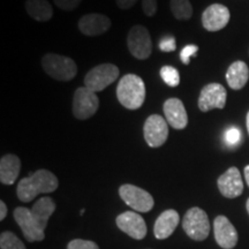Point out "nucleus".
I'll list each match as a JSON object with an SVG mask.
<instances>
[{
    "label": "nucleus",
    "instance_id": "nucleus-1",
    "mask_svg": "<svg viewBox=\"0 0 249 249\" xmlns=\"http://www.w3.org/2000/svg\"><path fill=\"white\" fill-rule=\"evenodd\" d=\"M59 181L51 171L38 170L18 183L17 195L21 202H31L39 194H48L58 188Z\"/></svg>",
    "mask_w": 249,
    "mask_h": 249
},
{
    "label": "nucleus",
    "instance_id": "nucleus-2",
    "mask_svg": "<svg viewBox=\"0 0 249 249\" xmlns=\"http://www.w3.org/2000/svg\"><path fill=\"white\" fill-rule=\"evenodd\" d=\"M117 98L124 107L139 110L145 101V85L135 74H126L117 87Z\"/></svg>",
    "mask_w": 249,
    "mask_h": 249
},
{
    "label": "nucleus",
    "instance_id": "nucleus-3",
    "mask_svg": "<svg viewBox=\"0 0 249 249\" xmlns=\"http://www.w3.org/2000/svg\"><path fill=\"white\" fill-rule=\"evenodd\" d=\"M42 67L50 77L57 81H71L77 74L73 59L55 53H46L42 58Z\"/></svg>",
    "mask_w": 249,
    "mask_h": 249
},
{
    "label": "nucleus",
    "instance_id": "nucleus-4",
    "mask_svg": "<svg viewBox=\"0 0 249 249\" xmlns=\"http://www.w3.org/2000/svg\"><path fill=\"white\" fill-rule=\"evenodd\" d=\"M182 229L193 240H205L210 233V223L207 213L197 207L189 209L183 216Z\"/></svg>",
    "mask_w": 249,
    "mask_h": 249
},
{
    "label": "nucleus",
    "instance_id": "nucleus-5",
    "mask_svg": "<svg viewBox=\"0 0 249 249\" xmlns=\"http://www.w3.org/2000/svg\"><path fill=\"white\" fill-rule=\"evenodd\" d=\"M119 77V68L113 64H102L90 70L85 76V87L93 92H99Z\"/></svg>",
    "mask_w": 249,
    "mask_h": 249
},
{
    "label": "nucleus",
    "instance_id": "nucleus-6",
    "mask_svg": "<svg viewBox=\"0 0 249 249\" xmlns=\"http://www.w3.org/2000/svg\"><path fill=\"white\" fill-rule=\"evenodd\" d=\"M127 46L130 54L139 60H145L152 52V42L149 30L144 26L136 24L130 28L127 36Z\"/></svg>",
    "mask_w": 249,
    "mask_h": 249
},
{
    "label": "nucleus",
    "instance_id": "nucleus-7",
    "mask_svg": "<svg viewBox=\"0 0 249 249\" xmlns=\"http://www.w3.org/2000/svg\"><path fill=\"white\" fill-rule=\"evenodd\" d=\"M99 107L97 93L86 87L75 90L73 97V114L77 120H87L95 116Z\"/></svg>",
    "mask_w": 249,
    "mask_h": 249
},
{
    "label": "nucleus",
    "instance_id": "nucleus-8",
    "mask_svg": "<svg viewBox=\"0 0 249 249\" xmlns=\"http://www.w3.org/2000/svg\"><path fill=\"white\" fill-rule=\"evenodd\" d=\"M119 195L124 203L139 213H149L155 205L154 197L147 191L129 183L120 187Z\"/></svg>",
    "mask_w": 249,
    "mask_h": 249
},
{
    "label": "nucleus",
    "instance_id": "nucleus-9",
    "mask_svg": "<svg viewBox=\"0 0 249 249\" xmlns=\"http://www.w3.org/2000/svg\"><path fill=\"white\" fill-rule=\"evenodd\" d=\"M143 134L149 147H161L169 138V124L166 119L160 114L149 116L143 126Z\"/></svg>",
    "mask_w": 249,
    "mask_h": 249
},
{
    "label": "nucleus",
    "instance_id": "nucleus-10",
    "mask_svg": "<svg viewBox=\"0 0 249 249\" xmlns=\"http://www.w3.org/2000/svg\"><path fill=\"white\" fill-rule=\"evenodd\" d=\"M227 98L226 89L219 83H209L204 86L201 90L200 97H198V108L202 112H209L213 108L225 107Z\"/></svg>",
    "mask_w": 249,
    "mask_h": 249
},
{
    "label": "nucleus",
    "instance_id": "nucleus-11",
    "mask_svg": "<svg viewBox=\"0 0 249 249\" xmlns=\"http://www.w3.org/2000/svg\"><path fill=\"white\" fill-rule=\"evenodd\" d=\"M13 217L18 225L20 226L21 231H22L24 238L27 241L35 242V241H43L45 238L44 231L40 230L38 224L34 219L31 209L23 207H18L14 210Z\"/></svg>",
    "mask_w": 249,
    "mask_h": 249
},
{
    "label": "nucleus",
    "instance_id": "nucleus-12",
    "mask_svg": "<svg viewBox=\"0 0 249 249\" xmlns=\"http://www.w3.org/2000/svg\"><path fill=\"white\" fill-rule=\"evenodd\" d=\"M116 223L121 231L135 240H142L147 235V224L138 213L126 211L120 213Z\"/></svg>",
    "mask_w": 249,
    "mask_h": 249
},
{
    "label": "nucleus",
    "instance_id": "nucleus-13",
    "mask_svg": "<svg viewBox=\"0 0 249 249\" xmlns=\"http://www.w3.org/2000/svg\"><path fill=\"white\" fill-rule=\"evenodd\" d=\"M214 240L219 247L232 249L238 244V232L225 216H217L213 222Z\"/></svg>",
    "mask_w": 249,
    "mask_h": 249
},
{
    "label": "nucleus",
    "instance_id": "nucleus-14",
    "mask_svg": "<svg viewBox=\"0 0 249 249\" xmlns=\"http://www.w3.org/2000/svg\"><path fill=\"white\" fill-rule=\"evenodd\" d=\"M218 189L224 197L235 198L244 192V182L240 171L236 167H230L225 173L222 174L217 180Z\"/></svg>",
    "mask_w": 249,
    "mask_h": 249
},
{
    "label": "nucleus",
    "instance_id": "nucleus-15",
    "mask_svg": "<svg viewBox=\"0 0 249 249\" xmlns=\"http://www.w3.org/2000/svg\"><path fill=\"white\" fill-rule=\"evenodd\" d=\"M111 20L101 13H90L83 15L79 20L77 27L83 35L89 37L101 36L111 28Z\"/></svg>",
    "mask_w": 249,
    "mask_h": 249
},
{
    "label": "nucleus",
    "instance_id": "nucleus-16",
    "mask_svg": "<svg viewBox=\"0 0 249 249\" xmlns=\"http://www.w3.org/2000/svg\"><path fill=\"white\" fill-rule=\"evenodd\" d=\"M230 11L222 4L210 5L202 14V24L208 31H218L227 26L230 21Z\"/></svg>",
    "mask_w": 249,
    "mask_h": 249
},
{
    "label": "nucleus",
    "instance_id": "nucleus-17",
    "mask_svg": "<svg viewBox=\"0 0 249 249\" xmlns=\"http://www.w3.org/2000/svg\"><path fill=\"white\" fill-rule=\"evenodd\" d=\"M165 119L174 129H185L188 124V116L183 103L179 98L166 99L163 105Z\"/></svg>",
    "mask_w": 249,
    "mask_h": 249
},
{
    "label": "nucleus",
    "instance_id": "nucleus-18",
    "mask_svg": "<svg viewBox=\"0 0 249 249\" xmlns=\"http://www.w3.org/2000/svg\"><path fill=\"white\" fill-rule=\"evenodd\" d=\"M180 220L179 213L176 210H165L158 216L154 226V234L156 239L164 240L173 234Z\"/></svg>",
    "mask_w": 249,
    "mask_h": 249
},
{
    "label": "nucleus",
    "instance_id": "nucleus-19",
    "mask_svg": "<svg viewBox=\"0 0 249 249\" xmlns=\"http://www.w3.org/2000/svg\"><path fill=\"white\" fill-rule=\"evenodd\" d=\"M21 170V160L15 155H5L0 160V181L4 185H13Z\"/></svg>",
    "mask_w": 249,
    "mask_h": 249
},
{
    "label": "nucleus",
    "instance_id": "nucleus-20",
    "mask_svg": "<svg viewBox=\"0 0 249 249\" xmlns=\"http://www.w3.org/2000/svg\"><path fill=\"white\" fill-rule=\"evenodd\" d=\"M249 79V68L244 61H234L226 71V81L230 88L240 90L247 85Z\"/></svg>",
    "mask_w": 249,
    "mask_h": 249
},
{
    "label": "nucleus",
    "instance_id": "nucleus-21",
    "mask_svg": "<svg viewBox=\"0 0 249 249\" xmlns=\"http://www.w3.org/2000/svg\"><path fill=\"white\" fill-rule=\"evenodd\" d=\"M54 211V201L51 197H48V196L39 198L38 201L35 202V204L33 205V209H31L34 219L36 220V223L38 224L40 230H43V231H44L46 225H48L49 218L53 214Z\"/></svg>",
    "mask_w": 249,
    "mask_h": 249
},
{
    "label": "nucleus",
    "instance_id": "nucleus-22",
    "mask_svg": "<svg viewBox=\"0 0 249 249\" xmlns=\"http://www.w3.org/2000/svg\"><path fill=\"white\" fill-rule=\"evenodd\" d=\"M24 6L28 15L38 22H46L53 17V8L48 0H26Z\"/></svg>",
    "mask_w": 249,
    "mask_h": 249
},
{
    "label": "nucleus",
    "instance_id": "nucleus-23",
    "mask_svg": "<svg viewBox=\"0 0 249 249\" xmlns=\"http://www.w3.org/2000/svg\"><path fill=\"white\" fill-rule=\"evenodd\" d=\"M170 8L177 20L186 21L193 17V6L189 0H170Z\"/></svg>",
    "mask_w": 249,
    "mask_h": 249
},
{
    "label": "nucleus",
    "instance_id": "nucleus-24",
    "mask_svg": "<svg viewBox=\"0 0 249 249\" xmlns=\"http://www.w3.org/2000/svg\"><path fill=\"white\" fill-rule=\"evenodd\" d=\"M0 248L1 249H26L23 242L12 232H2L0 235Z\"/></svg>",
    "mask_w": 249,
    "mask_h": 249
},
{
    "label": "nucleus",
    "instance_id": "nucleus-25",
    "mask_svg": "<svg viewBox=\"0 0 249 249\" xmlns=\"http://www.w3.org/2000/svg\"><path fill=\"white\" fill-rule=\"evenodd\" d=\"M160 76L165 83L169 87L176 88L180 83V74L177 68L172 66H163L160 68Z\"/></svg>",
    "mask_w": 249,
    "mask_h": 249
},
{
    "label": "nucleus",
    "instance_id": "nucleus-26",
    "mask_svg": "<svg viewBox=\"0 0 249 249\" xmlns=\"http://www.w3.org/2000/svg\"><path fill=\"white\" fill-rule=\"evenodd\" d=\"M67 249H99L97 244L90 240L74 239L67 246Z\"/></svg>",
    "mask_w": 249,
    "mask_h": 249
},
{
    "label": "nucleus",
    "instance_id": "nucleus-27",
    "mask_svg": "<svg viewBox=\"0 0 249 249\" xmlns=\"http://www.w3.org/2000/svg\"><path fill=\"white\" fill-rule=\"evenodd\" d=\"M198 51V46L194 44L186 45L185 48L181 50V53H180V59L185 65H188L191 62V58L193 55H195Z\"/></svg>",
    "mask_w": 249,
    "mask_h": 249
},
{
    "label": "nucleus",
    "instance_id": "nucleus-28",
    "mask_svg": "<svg viewBox=\"0 0 249 249\" xmlns=\"http://www.w3.org/2000/svg\"><path fill=\"white\" fill-rule=\"evenodd\" d=\"M54 5L62 11L71 12L80 6L82 0H53Z\"/></svg>",
    "mask_w": 249,
    "mask_h": 249
},
{
    "label": "nucleus",
    "instance_id": "nucleus-29",
    "mask_svg": "<svg viewBox=\"0 0 249 249\" xmlns=\"http://www.w3.org/2000/svg\"><path fill=\"white\" fill-rule=\"evenodd\" d=\"M240 138H241L240 130H239L238 128H235V127H231V128H229L226 130L225 141L227 144H230V145L238 144L239 141H240Z\"/></svg>",
    "mask_w": 249,
    "mask_h": 249
},
{
    "label": "nucleus",
    "instance_id": "nucleus-30",
    "mask_svg": "<svg viewBox=\"0 0 249 249\" xmlns=\"http://www.w3.org/2000/svg\"><path fill=\"white\" fill-rule=\"evenodd\" d=\"M157 0H142V11L147 17L151 18L157 13Z\"/></svg>",
    "mask_w": 249,
    "mask_h": 249
},
{
    "label": "nucleus",
    "instance_id": "nucleus-31",
    "mask_svg": "<svg viewBox=\"0 0 249 249\" xmlns=\"http://www.w3.org/2000/svg\"><path fill=\"white\" fill-rule=\"evenodd\" d=\"M160 49L163 52H172L177 49V42L173 36H166L160 39Z\"/></svg>",
    "mask_w": 249,
    "mask_h": 249
},
{
    "label": "nucleus",
    "instance_id": "nucleus-32",
    "mask_svg": "<svg viewBox=\"0 0 249 249\" xmlns=\"http://www.w3.org/2000/svg\"><path fill=\"white\" fill-rule=\"evenodd\" d=\"M138 2V0H116V4L120 9H129Z\"/></svg>",
    "mask_w": 249,
    "mask_h": 249
},
{
    "label": "nucleus",
    "instance_id": "nucleus-33",
    "mask_svg": "<svg viewBox=\"0 0 249 249\" xmlns=\"http://www.w3.org/2000/svg\"><path fill=\"white\" fill-rule=\"evenodd\" d=\"M6 216H7V207L4 201H0V220H4Z\"/></svg>",
    "mask_w": 249,
    "mask_h": 249
},
{
    "label": "nucleus",
    "instance_id": "nucleus-34",
    "mask_svg": "<svg viewBox=\"0 0 249 249\" xmlns=\"http://www.w3.org/2000/svg\"><path fill=\"white\" fill-rule=\"evenodd\" d=\"M245 179H246V182H247V185L249 187V165L245 167Z\"/></svg>",
    "mask_w": 249,
    "mask_h": 249
},
{
    "label": "nucleus",
    "instance_id": "nucleus-35",
    "mask_svg": "<svg viewBox=\"0 0 249 249\" xmlns=\"http://www.w3.org/2000/svg\"><path fill=\"white\" fill-rule=\"evenodd\" d=\"M246 123H247V129H248V133H249V112L247 113V119H246Z\"/></svg>",
    "mask_w": 249,
    "mask_h": 249
},
{
    "label": "nucleus",
    "instance_id": "nucleus-36",
    "mask_svg": "<svg viewBox=\"0 0 249 249\" xmlns=\"http://www.w3.org/2000/svg\"><path fill=\"white\" fill-rule=\"evenodd\" d=\"M246 208H247V211H248V214H249V198L247 200V204H246Z\"/></svg>",
    "mask_w": 249,
    "mask_h": 249
},
{
    "label": "nucleus",
    "instance_id": "nucleus-37",
    "mask_svg": "<svg viewBox=\"0 0 249 249\" xmlns=\"http://www.w3.org/2000/svg\"><path fill=\"white\" fill-rule=\"evenodd\" d=\"M83 213H85V209H82V210H81V213H80V214H81V216H82V214Z\"/></svg>",
    "mask_w": 249,
    "mask_h": 249
}]
</instances>
